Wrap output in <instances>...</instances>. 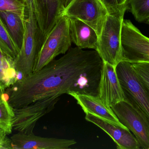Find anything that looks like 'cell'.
Returning a JSON list of instances; mask_svg holds the SVG:
<instances>
[{
    "label": "cell",
    "instance_id": "obj_25",
    "mask_svg": "<svg viewBox=\"0 0 149 149\" xmlns=\"http://www.w3.org/2000/svg\"><path fill=\"white\" fill-rule=\"evenodd\" d=\"M7 135L5 132L0 128V142L4 140L7 137Z\"/></svg>",
    "mask_w": 149,
    "mask_h": 149
},
{
    "label": "cell",
    "instance_id": "obj_20",
    "mask_svg": "<svg viewBox=\"0 0 149 149\" xmlns=\"http://www.w3.org/2000/svg\"><path fill=\"white\" fill-rule=\"evenodd\" d=\"M0 11L13 12L26 17L27 5L25 0H0Z\"/></svg>",
    "mask_w": 149,
    "mask_h": 149
},
{
    "label": "cell",
    "instance_id": "obj_5",
    "mask_svg": "<svg viewBox=\"0 0 149 149\" xmlns=\"http://www.w3.org/2000/svg\"><path fill=\"white\" fill-rule=\"evenodd\" d=\"M124 93L125 100L134 108L149 124V96L144 90L132 64L122 61L116 68Z\"/></svg>",
    "mask_w": 149,
    "mask_h": 149
},
{
    "label": "cell",
    "instance_id": "obj_27",
    "mask_svg": "<svg viewBox=\"0 0 149 149\" xmlns=\"http://www.w3.org/2000/svg\"><path fill=\"white\" fill-rule=\"evenodd\" d=\"M2 56H3V55L1 51V50H0V57H2Z\"/></svg>",
    "mask_w": 149,
    "mask_h": 149
},
{
    "label": "cell",
    "instance_id": "obj_22",
    "mask_svg": "<svg viewBox=\"0 0 149 149\" xmlns=\"http://www.w3.org/2000/svg\"><path fill=\"white\" fill-rule=\"evenodd\" d=\"M110 15L124 16L127 0H100Z\"/></svg>",
    "mask_w": 149,
    "mask_h": 149
},
{
    "label": "cell",
    "instance_id": "obj_18",
    "mask_svg": "<svg viewBox=\"0 0 149 149\" xmlns=\"http://www.w3.org/2000/svg\"><path fill=\"white\" fill-rule=\"evenodd\" d=\"M8 99L7 93L3 94L0 99V128L7 135L12 132L14 117V110L8 102Z\"/></svg>",
    "mask_w": 149,
    "mask_h": 149
},
{
    "label": "cell",
    "instance_id": "obj_21",
    "mask_svg": "<svg viewBox=\"0 0 149 149\" xmlns=\"http://www.w3.org/2000/svg\"><path fill=\"white\" fill-rule=\"evenodd\" d=\"M142 85L149 96V63L132 64Z\"/></svg>",
    "mask_w": 149,
    "mask_h": 149
},
{
    "label": "cell",
    "instance_id": "obj_12",
    "mask_svg": "<svg viewBox=\"0 0 149 149\" xmlns=\"http://www.w3.org/2000/svg\"><path fill=\"white\" fill-rule=\"evenodd\" d=\"M35 14L38 26L45 37L63 15L62 0H34Z\"/></svg>",
    "mask_w": 149,
    "mask_h": 149
},
{
    "label": "cell",
    "instance_id": "obj_14",
    "mask_svg": "<svg viewBox=\"0 0 149 149\" xmlns=\"http://www.w3.org/2000/svg\"><path fill=\"white\" fill-rule=\"evenodd\" d=\"M68 94L74 98L86 114H90L116 126L127 128L120 122L111 108L104 104L97 95L75 92H70Z\"/></svg>",
    "mask_w": 149,
    "mask_h": 149
},
{
    "label": "cell",
    "instance_id": "obj_11",
    "mask_svg": "<svg viewBox=\"0 0 149 149\" xmlns=\"http://www.w3.org/2000/svg\"><path fill=\"white\" fill-rule=\"evenodd\" d=\"M14 149H68L77 143L74 140L46 138L35 135L33 133L18 132L10 137Z\"/></svg>",
    "mask_w": 149,
    "mask_h": 149
},
{
    "label": "cell",
    "instance_id": "obj_2",
    "mask_svg": "<svg viewBox=\"0 0 149 149\" xmlns=\"http://www.w3.org/2000/svg\"><path fill=\"white\" fill-rule=\"evenodd\" d=\"M44 38L38 24L35 13H28L23 43L19 53L13 62L17 72H21L23 78L33 73Z\"/></svg>",
    "mask_w": 149,
    "mask_h": 149
},
{
    "label": "cell",
    "instance_id": "obj_23",
    "mask_svg": "<svg viewBox=\"0 0 149 149\" xmlns=\"http://www.w3.org/2000/svg\"><path fill=\"white\" fill-rule=\"evenodd\" d=\"M27 5V11L28 13H35V6L34 0H25Z\"/></svg>",
    "mask_w": 149,
    "mask_h": 149
},
{
    "label": "cell",
    "instance_id": "obj_10",
    "mask_svg": "<svg viewBox=\"0 0 149 149\" xmlns=\"http://www.w3.org/2000/svg\"><path fill=\"white\" fill-rule=\"evenodd\" d=\"M116 68L103 61L98 86L97 96L109 107L125 99Z\"/></svg>",
    "mask_w": 149,
    "mask_h": 149
},
{
    "label": "cell",
    "instance_id": "obj_6",
    "mask_svg": "<svg viewBox=\"0 0 149 149\" xmlns=\"http://www.w3.org/2000/svg\"><path fill=\"white\" fill-rule=\"evenodd\" d=\"M123 61L131 64L149 63V38L130 20L123 19L121 30Z\"/></svg>",
    "mask_w": 149,
    "mask_h": 149
},
{
    "label": "cell",
    "instance_id": "obj_4",
    "mask_svg": "<svg viewBox=\"0 0 149 149\" xmlns=\"http://www.w3.org/2000/svg\"><path fill=\"white\" fill-rule=\"evenodd\" d=\"M123 17L124 16L107 15L95 50L102 61L115 67L123 61L121 30Z\"/></svg>",
    "mask_w": 149,
    "mask_h": 149
},
{
    "label": "cell",
    "instance_id": "obj_19",
    "mask_svg": "<svg viewBox=\"0 0 149 149\" xmlns=\"http://www.w3.org/2000/svg\"><path fill=\"white\" fill-rule=\"evenodd\" d=\"M129 10L137 22L149 19V0H127V10Z\"/></svg>",
    "mask_w": 149,
    "mask_h": 149
},
{
    "label": "cell",
    "instance_id": "obj_16",
    "mask_svg": "<svg viewBox=\"0 0 149 149\" xmlns=\"http://www.w3.org/2000/svg\"><path fill=\"white\" fill-rule=\"evenodd\" d=\"M0 16L20 51L25 36L27 18L7 11H0Z\"/></svg>",
    "mask_w": 149,
    "mask_h": 149
},
{
    "label": "cell",
    "instance_id": "obj_28",
    "mask_svg": "<svg viewBox=\"0 0 149 149\" xmlns=\"http://www.w3.org/2000/svg\"><path fill=\"white\" fill-rule=\"evenodd\" d=\"M146 22H147V24H149V19H148V20H147V21H146Z\"/></svg>",
    "mask_w": 149,
    "mask_h": 149
},
{
    "label": "cell",
    "instance_id": "obj_9",
    "mask_svg": "<svg viewBox=\"0 0 149 149\" xmlns=\"http://www.w3.org/2000/svg\"><path fill=\"white\" fill-rule=\"evenodd\" d=\"M111 108L120 122L133 133L141 148L149 149V124L147 120L125 100Z\"/></svg>",
    "mask_w": 149,
    "mask_h": 149
},
{
    "label": "cell",
    "instance_id": "obj_15",
    "mask_svg": "<svg viewBox=\"0 0 149 149\" xmlns=\"http://www.w3.org/2000/svg\"><path fill=\"white\" fill-rule=\"evenodd\" d=\"M70 30L72 43L77 47L96 50L99 36L92 27L79 19L70 18Z\"/></svg>",
    "mask_w": 149,
    "mask_h": 149
},
{
    "label": "cell",
    "instance_id": "obj_8",
    "mask_svg": "<svg viewBox=\"0 0 149 149\" xmlns=\"http://www.w3.org/2000/svg\"><path fill=\"white\" fill-rule=\"evenodd\" d=\"M108 14L100 0H72L63 12L70 19H79L92 27L99 37Z\"/></svg>",
    "mask_w": 149,
    "mask_h": 149
},
{
    "label": "cell",
    "instance_id": "obj_7",
    "mask_svg": "<svg viewBox=\"0 0 149 149\" xmlns=\"http://www.w3.org/2000/svg\"><path fill=\"white\" fill-rule=\"evenodd\" d=\"M59 99L60 96H52L24 106L13 108V129L24 134L33 133L38 120L51 112Z\"/></svg>",
    "mask_w": 149,
    "mask_h": 149
},
{
    "label": "cell",
    "instance_id": "obj_24",
    "mask_svg": "<svg viewBox=\"0 0 149 149\" xmlns=\"http://www.w3.org/2000/svg\"><path fill=\"white\" fill-rule=\"evenodd\" d=\"M6 88L3 83L0 80V99L1 98L3 94L4 93V92Z\"/></svg>",
    "mask_w": 149,
    "mask_h": 149
},
{
    "label": "cell",
    "instance_id": "obj_3",
    "mask_svg": "<svg viewBox=\"0 0 149 149\" xmlns=\"http://www.w3.org/2000/svg\"><path fill=\"white\" fill-rule=\"evenodd\" d=\"M72 43L70 18L63 15L45 37L33 72L42 69L58 55L65 54L71 48Z\"/></svg>",
    "mask_w": 149,
    "mask_h": 149
},
{
    "label": "cell",
    "instance_id": "obj_1",
    "mask_svg": "<svg viewBox=\"0 0 149 149\" xmlns=\"http://www.w3.org/2000/svg\"><path fill=\"white\" fill-rule=\"evenodd\" d=\"M102 64L95 50L71 47L58 59L10 86L8 102L15 108L70 92L97 95Z\"/></svg>",
    "mask_w": 149,
    "mask_h": 149
},
{
    "label": "cell",
    "instance_id": "obj_13",
    "mask_svg": "<svg viewBox=\"0 0 149 149\" xmlns=\"http://www.w3.org/2000/svg\"><path fill=\"white\" fill-rule=\"evenodd\" d=\"M86 120L97 126L107 133L114 141L118 149H139L140 144L135 136L127 128L113 124L102 118L90 114H86Z\"/></svg>",
    "mask_w": 149,
    "mask_h": 149
},
{
    "label": "cell",
    "instance_id": "obj_17",
    "mask_svg": "<svg viewBox=\"0 0 149 149\" xmlns=\"http://www.w3.org/2000/svg\"><path fill=\"white\" fill-rule=\"evenodd\" d=\"M0 50L3 55L14 60L19 52L17 48L0 16Z\"/></svg>",
    "mask_w": 149,
    "mask_h": 149
},
{
    "label": "cell",
    "instance_id": "obj_26",
    "mask_svg": "<svg viewBox=\"0 0 149 149\" xmlns=\"http://www.w3.org/2000/svg\"><path fill=\"white\" fill-rule=\"evenodd\" d=\"M72 1V0H62L63 4L65 8L69 5V3L71 2Z\"/></svg>",
    "mask_w": 149,
    "mask_h": 149
}]
</instances>
